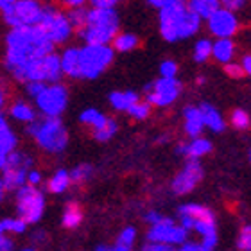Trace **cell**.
Returning a JSON list of instances; mask_svg holds the SVG:
<instances>
[{
    "label": "cell",
    "mask_w": 251,
    "mask_h": 251,
    "mask_svg": "<svg viewBox=\"0 0 251 251\" xmlns=\"http://www.w3.org/2000/svg\"><path fill=\"white\" fill-rule=\"evenodd\" d=\"M52 54V43L49 42L40 25L18 27L7 36V58L5 65L11 72H18L27 61L42 59Z\"/></svg>",
    "instance_id": "cell-1"
},
{
    "label": "cell",
    "mask_w": 251,
    "mask_h": 251,
    "mask_svg": "<svg viewBox=\"0 0 251 251\" xmlns=\"http://www.w3.org/2000/svg\"><path fill=\"white\" fill-rule=\"evenodd\" d=\"M199 24L201 20L183 2L167 0V4L160 9V31L167 42H178L192 36L198 32Z\"/></svg>",
    "instance_id": "cell-2"
},
{
    "label": "cell",
    "mask_w": 251,
    "mask_h": 251,
    "mask_svg": "<svg viewBox=\"0 0 251 251\" xmlns=\"http://www.w3.org/2000/svg\"><path fill=\"white\" fill-rule=\"evenodd\" d=\"M119 31V15L115 9H90L86 15V25L83 36L88 45H106Z\"/></svg>",
    "instance_id": "cell-3"
},
{
    "label": "cell",
    "mask_w": 251,
    "mask_h": 251,
    "mask_svg": "<svg viewBox=\"0 0 251 251\" xmlns=\"http://www.w3.org/2000/svg\"><path fill=\"white\" fill-rule=\"evenodd\" d=\"M0 9L5 22L13 25V29L38 25L42 16V5L32 0H0Z\"/></svg>",
    "instance_id": "cell-4"
},
{
    "label": "cell",
    "mask_w": 251,
    "mask_h": 251,
    "mask_svg": "<svg viewBox=\"0 0 251 251\" xmlns=\"http://www.w3.org/2000/svg\"><path fill=\"white\" fill-rule=\"evenodd\" d=\"M29 133L47 151L56 152V151H63L67 147L68 135L65 126L61 124L59 119H45L42 122L32 121V124L29 126Z\"/></svg>",
    "instance_id": "cell-5"
},
{
    "label": "cell",
    "mask_w": 251,
    "mask_h": 251,
    "mask_svg": "<svg viewBox=\"0 0 251 251\" xmlns=\"http://www.w3.org/2000/svg\"><path fill=\"white\" fill-rule=\"evenodd\" d=\"M113 61V49L108 45H86L79 50V77H97Z\"/></svg>",
    "instance_id": "cell-6"
},
{
    "label": "cell",
    "mask_w": 251,
    "mask_h": 251,
    "mask_svg": "<svg viewBox=\"0 0 251 251\" xmlns=\"http://www.w3.org/2000/svg\"><path fill=\"white\" fill-rule=\"evenodd\" d=\"M16 203H18V214L24 223H36L42 219L43 206H45V199L43 194L36 187L31 185H24L18 188L16 194Z\"/></svg>",
    "instance_id": "cell-7"
},
{
    "label": "cell",
    "mask_w": 251,
    "mask_h": 251,
    "mask_svg": "<svg viewBox=\"0 0 251 251\" xmlns=\"http://www.w3.org/2000/svg\"><path fill=\"white\" fill-rule=\"evenodd\" d=\"M32 160L24 152H9L7 154V163L4 169V176H2V185L7 190H18L20 187L25 185L27 173L31 167Z\"/></svg>",
    "instance_id": "cell-8"
},
{
    "label": "cell",
    "mask_w": 251,
    "mask_h": 251,
    "mask_svg": "<svg viewBox=\"0 0 251 251\" xmlns=\"http://www.w3.org/2000/svg\"><path fill=\"white\" fill-rule=\"evenodd\" d=\"M38 25L42 27V31L45 32V36L49 38V42L52 43H61L68 38V34L72 32V27L68 24L67 16L61 15L59 11L52 9V7H42V16Z\"/></svg>",
    "instance_id": "cell-9"
},
{
    "label": "cell",
    "mask_w": 251,
    "mask_h": 251,
    "mask_svg": "<svg viewBox=\"0 0 251 251\" xmlns=\"http://www.w3.org/2000/svg\"><path fill=\"white\" fill-rule=\"evenodd\" d=\"M179 215H185V217H190L194 223L192 230H196L199 235L203 237H212L217 235V228H215V217L212 214V210H208L206 206H201V204L190 203L179 206Z\"/></svg>",
    "instance_id": "cell-10"
},
{
    "label": "cell",
    "mask_w": 251,
    "mask_h": 251,
    "mask_svg": "<svg viewBox=\"0 0 251 251\" xmlns=\"http://www.w3.org/2000/svg\"><path fill=\"white\" fill-rule=\"evenodd\" d=\"M181 92V83L176 79H158L154 83L146 86V95H147V104L154 106H167Z\"/></svg>",
    "instance_id": "cell-11"
},
{
    "label": "cell",
    "mask_w": 251,
    "mask_h": 251,
    "mask_svg": "<svg viewBox=\"0 0 251 251\" xmlns=\"http://www.w3.org/2000/svg\"><path fill=\"white\" fill-rule=\"evenodd\" d=\"M40 110L47 115V119H58V115L65 110L68 100L67 88L61 84H52V86H45L42 94L36 97Z\"/></svg>",
    "instance_id": "cell-12"
},
{
    "label": "cell",
    "mask_w": 251,
    "mask_h": 251,
    "mask_svg": "<svg viewBox=\"0 0 251 251\" xmlns=\"http://www.w3.org/2000/svg\"><path fill=\"white\" fill-rule=\"evenodd\" d=\"M147 239L152 244H185L187 241V231L181 226H176L171 219H162L160 223L152 225V228L147 233Z\"/></svg>",
    "instance_id": "cell-13"
},
{
    "label": "cell",
    "mask_w": 251,
    "mask_h": 251,
    "mask_svg": "<svg viewBox=\"0 0 251 251\" xmlns=\"http://www.w3.org/2000/svg\"><path fill=\"white\" fill-rule=\"evenodd\" d=\"M203 178V167L199 160H188L185 167L176 174L173 181V190L176 194H188L198 187V183Z\"/></svg>",
    "instance_id": "cell-14"
},
{
    "label": "cell",
    "mask_w": 251,
    "mask_h": 251,
    "mask_svg": "<svg viewBox=\"0 0 251 251\" xmlns=\"http://www.w3.org/2000/svg\"><path fill=\"white\" fill-rule=\"evenodd\" d=\"M208 27H210V31L221 40V38H230L231 34H235L237 27H239V22H237L235 15H233L231 11L221 9L219 7V9L208 18Z\"/></svg>",
    "instance_id": "cell-15"
},
{
    "label": "cell",
    "mask_w": 251,
    "mask_h": 251,
    "mask_svg": "<svg viewBox=\"0 0 251 251\" xmlns=\"http://www.w3.org/2000/svg\"><path fill=\"white\" fill-rule=\"evenodd\" d=\"M212 151V144L206 138H194L190 144H181L178 147V152L185 154L188 160H198Z\"/></svg>",
    "instance_id": "cell-16"
},
{
    "label": "cell",
    "mask_w": 251,
    "mask_h": 251,
    "mask_svg": "<svg viewBox=\"0 0 251 251\" xmlns=\"http://www.w3.org/2000/svg\"><path fill=\"white\" fill-rule=\"evenodd\" d=\"M185 131L192 138H199L203 131V117L199 108H187L185 110Z\"/></svg>",
    "instance_id": "cell-17"
},
{
    "label": "cell",
    "mask_w": 251,
    "mask_h": 251,
    "mask_svg": "<svg viewBox=\"0 0 251 251\" xmlns=\"http://www.w3.org/2000/svg\"><path fill=\"white\" fill-rule=\"evenodd\" d=\"M235 52V45L230 38H221L215 43H212V56L221 63H230Z\"/></svg>",
    "instance_id": "cell-18"
},
{
    "label": "cell",
    "mask_w": 251,
    "mask_h": 251,
    "mask_svg": "<svg viewBox=\"0 0 251 251\" xmlns=\"http://www.w3.org/2000/svg\"><path fill=\"white\" fill-rule=\"evenodd\" d=\"M201 111V117H203V126H208L212 131H225V121H223V117L217 110H215L214 106L210 104H203L199 108Z\"/></svg>",
    "instance_id": "cell-19"
},
{
    "label": "cell",
    "mask_w": 251,
    "mask_h": 251,
    "mask_svg": "<svg viewBox=\"0 0 251 251\" xmlns=\"http://www.w3.org/2000/svg\"><path fill=\"white\" fill-rule=\"evenodd\" d=\"M61 72H65L70 77H79V50L77 49H67L65 54L59 58Z\"/></svg>",
    "instance_id": "cell-20"
},
{
    "label": "cell",
    "mask_w": 251,
    "mask_h": 251,
    "mask_svg": "<svg viewBox=\"0 0 251 251\" xmlns=\"http://www.w3.org/2000/svg\"><path fill=\"white\" fill-rule=\"evenodd\" d=\"M42 72H43V81H58L61 77V63H59V56L56 54H49L42 59Z\"/></svg>",
    "instance_id": "cell-21"
},
{
    "label": "cell",
    "mask_w": 251,
    "mask_h": 251,
    "mask_svg": "<svg viewBox=\"0 0 251 251\" xmlns=\"http://www.w3.org/2000/svg\"><path fill=\"white\" fill-rule=\"evenodd\" d=\"M188 9L192 11L199 20H201V18H206V20H208L210 16L219 9V2H215V0H194V2L188 4Z\"/></svg>",
    "instance_id": "cell-22"
},
{
    "label": "cell",
    "mask_w": 251,
    "mask_h": 251,
    "mask_svg": "<svg viewBox=\"0 0 251 251\" xmlns=\"http://www.w3.org/2000/svg\"><path fill=\"white\" fill-rule=\"evenodd\" d=\"M95 127V138L99 142H106V140H110L111 136L117 133V124L113 119H108V117H100L99 121L94 124Z\"/></svg>",
    "instance_id": "cell-23"
},
{
    "label": "cell",
    "mask_w": 251,
    "mask_h": 251,
    "mask_svg": "<svg viewBox=\"0 0 251 251\" xmlns=\"http://www.w3.org/2000/svg\"><path fill=\"white\" fill-rule=\"evenodd\" d=\"M110 102L115 110H129L131 106L138 102V95L135 92H113L110 95Z\"/></svg>",
    "instance_id": "cell-24"
},
{
    "label": "cell",
    "mask_w": 251,
    "mask_h": 251,
    "mask_svg": "<svg viewBox=\"0 0 251 251\" xmlns=\"http://www.w3.org/2000/svg\"><path fill=\"white\" fill-rule=\"evenodd\" d=\"M81 219H83L81 208L75 203H68L67 208H65V214H63V226L65 228H75V226H79Z\"/></svg>",
    "instance_id": "cell-25"
},
{
    "label": "cell",
    "mask_w": 251,
    "mask_h": 251,
    "mask_svg": "<svg viewBox=\"0 0 251 251\" xmlns=\"http://www.w3.org/2000/svg\"><path fill=\"white\" fill-rule=\"evenodd\" d=\"M138 45V38L135 34H119V36L113 38V49L119 50V52H127V50H133V49Z\"/></svg>",
    "instance_id": "cell-26"
},
{
    "label": "cell",
    "mask_w": 251,
    "mask_h": 251,
    "mask_svg": "<svg viewBox=\"0 0 251 251\" xmlns=\"http://www.w3.org/2000/svg\"><path fill=\"white\" fill-rule=\"evenodd\" d=\"M70 185V176H68L67 171H58V173L54 174L50 181H49V190L54 194H59V192H65Z\"/></svg>",
    "instance_id": "cell-27"
},
{
    "label": "cell",
    "mask_w": 251,
    "mask_h": 251,
    "mask_svg": "<svg viewBox=\"0 0 251 251\" xmlns=\"http://www.w3.org/2000/svg\"><path fill=\"white\" fill-rule=\"evenodd\" d=\"M11 115L15 117L16 121H24V122L34 121V110L29 104H25V102H16L11 108Z\"/></svg>",
    "instance_id": "cell-28"
},
{
    "label": "cell",
    "mask_w": 251,
    "mask_h": 251,
    "mask_svg": "<svg viewBox=\"0 0 251 251\" xmlns=\"http://www.w3.org/2000/svg\"><path fill=\"white\" fill-rule=\"evenodd\" d=\"M16 147V136L15 133L7 127V129L0 131V154H9L15 151Z\"/></svg>",
    "instance_id": "cell-29"
},
{
    "label": "cell",
    "mask_w": 251,
    "mask_h": 251,
    "mask_svg": "<svg viewBox=\"0 0 251 251\" xmlns=\"http://www.w3.org/2000/svg\"><path fill=\"white\" fill-rule=\"evenodd\" d=\"M86 15H88V11L84 9V7H74L70 13H68L67 20L70 24V27H77V29H83L86 25Z\"/></svg>",
    "instance_id": "cell-30"
},
{
    "label": "cell",
    "mask_w": 251,
    "mask_h": 251,
    "mask_svg": "<svg viewBox=\"0 0 251 251\" xmlns=\"http://www.w3.org/2000/svg\"><path fill=\"white\" fill-rule=\"evenodd\" d=\"M212 56V42L210 40H199L194 49V59L199 63H204Z\"/></svg>",
    "instance_id": "cell-31"
},
{
    "label": "cell",
    "mask_w": 251,
    "mask_h": 251,
    "mask_svg": "<svg viewBox=\"0 0 251 251\" xmlns=\"http://www.w3.org/2000/svg\"><path fill=\"white\" fill-rule=\"evenodd\" d=\"M90 174H92V167H90V165H86V163L77 165L72 173H68V176H70V183H72V181L74 183H81V181L90 178Z\"/></svg>",
    "instance_id": "cell-32"
},
{
    "label": "cell",
    "mask_w": 251,
    "mask_h": 251,
    "mask_svg": "<svg viewBox=\"0 0 251 251\" xmlns=\"http://www.w3.org/2000/svg\"><path fill=\"white\" fill-rule=\"evenodd\" d=\"M135 235H136L135 228H126L121 235H119V239H117L115 246H121V248H124V250L131 251V248H133V242H135Z\"/></svg>",
    "instance_id": "cell-33"
},
{
    "label": "cell",
    "mask_w": 251,
    "mask_h": 251,
    "mask_svg": "<svg viewBox=\"0 0 251 251\" xmlns=\"http://www.w3.org/2000/svg\"><path fill=\"white\" fill-rule=\"evenodd\" d=\"M231 124L237 129H248L250 127V115L244 110H235L231 113Z\"/></svg>",
    "instance_id": "cell-34"
},
{
    "label": "cell",
    "mask_w": 251,
    "mask_h": 251,
    "mask_svg": "<svg viewBox=\"0 0 251 251\" xmlns=\"http://www.w3.org/2000/svg\"><path fill=\"white\" fill-rule=\"evenodd\" d=\"M149 111H151V106L147 104V102H136V104H133L127 110V113H129L131 117H135V119H138V121H144V119H147V115H149Z\"/></svg>",
    "instance_id": "cell-35"
},
{
    "label": "cell",
    "mask_w": 251,
    "mask_h": 251,
    "mask_svg": "<svg viewBox=\"0 0 251 251\" xmlns=\"http://www.w3.org/2000/svg\"><path fill=\"white\" fill-rule=\"evenodd\" d=\"M237 248L241 251H250L251 250V228L250 226H244L239 233V239H237Z\"/></svg>",
    "instance_id": "cell-36"
},
{
    "label": "cell",
    "mask_w": 251,
    "mask_h": 251,
    "mask_svg": "<svg viewBox=\"0 0 251 251\" xmlns=\"http://www.w3.org/2000/svg\"><path fill=\"white\" fill-rule=\"evenodd\" d=\"M25 223L22 219H4L2 221V228L4 231H15V233H22L25 231Z\"/></svg>",
    "instance_id": "cell-37"
},
{
    "label": "cell",
    "mask_w": 251,
    "mask_h": 251,
    "mask_svg": "<svg viewBox=\"0 0 251 251\" xmlns=\"http://www.w3.org/2000/svg\"><path fill=\"white\" fill-rule=\"evenodd\" d=\"M176 72H178V65L174 61H163L162 67H160V74H162L163 77L162 79H174V75H176Z\"/></svg>",
    "instance_id": "cell-38"
},
{
    "label": "cell",
    "mask_w": 251,
    "mask_h": 251,
    "mask_svg": "<svg viewBox=\"0 0 251 251\" xmlns=\"http://www.w3.org/2000/svg\"><path fill=\"white\" fill-rule=\"evenodd\" d=\"M100 113L97 110H94V108H90V110H84L83 113H81V122H84V124H92L94 126L95 122L100 119Z\"/></svg>",
    "instance_id": "cell-39"
},
{
    "label": "cell",
    "mask_w": 251,
    "mask_h": 251,
    "mask_svg": "<svg viewBox=\"0 0 251 251\" xmlns=\"http://www.w3.org/2000/svg\"><path fill=\"white\" fill-rule=\"evenodd\" d=\"M226 74H228L230 77H235V79L244 75V72H242V68L239 63H226Z\"/></svg>",
    "instance_id": "cell-40"
},
{
    "label": "cell",
    "mask_w": 251,
    "mask_h": 251,
    "mask_svg": "<svg viewBox=\"0 0 251 251\" xmlns=\"http://www.w3.org/2000/svg\"><path fill=\"white\" fill-rule=\"evenodd\" d=\"M43 90H45V84H43L42 81H32V83L27 84V92H29L32 97H38Z\"/></svg>",
    "instance_id": "cell-41"
},
{
    "label": "cell",
    "mask_w": 251,
    "mask_h": 251,
    "mask_svg": "<svg viewBox=\"0 0 251 251\" xmlns=\"http://www.w3.org/2000/svg\"><path fill=\"white\" fill-rule=\"evenodd\" d=\"M25 181L31 185V187H36V185L42 181V174L38 173V171H29V173H27V179H25Z\"/></svg>",
    "instance_id": "cell-42"
},
{
    "label": "cell",
    "mask_w": 251,
    "mask_h": 251,
    "mask_svg": "<svg viewBox=\"0 0 251 251\" xmlns=\"http://www.w3.org/2000/svg\"><path fill=\"white\" fill-rule=\"evenodd\" d=\"M144 251H176V250H174V246H167V244H152V242H149L144 248Z\"/></svg>",
    "instance_id": "cell-43"
},
{
    "label": "cell",
    "mask_w": 251,
    "mask_h": 251,
    "mask_svg": "<svg viewBox=\"0 0 251 251\" xmlns=\"http://www.w3.org/2000/svg\"><path fill=\"white\" fill-rule=\"evenodd\" d=\"M94 5H95V9H113L115 2H113V0H95Z\"/></svg>",
    "instance_id": "cell-44"
},
{
    "label": "cell",
    "mask_w": 251,
    "mask_h": 251,
    "mask_svg": "<svg viewBox=\"0 0 251 251\" xmlns=\"http://www.w3.org/2000/svg\"><path fill=\"white\" fill-rule=\"evenodd\" d=\"M242 5H244V2H242V0H226V2H225V9L226 11H231V13H233V9H241Z\"/></svg>",
    "instance_id": "cell-45"
},
{
    "label": "cell",
    "mask_w": 251,
    "mask_h": 251,
    "mask_svg": "<svg viewBox=\"0 0 251 251\" xmlns=\"http://www.w3.org/2000/svg\"><path fill=\"white\" fill-rule=\"evenodd\" d=\"M13 250V242L5 235H0V251H11Z\"/></svg>",
    "instance_id": "cell-46"
},
{
    "label": "cell",
    "mask_w": 251,
    "mask_h": 251,
    "mask_svg": "<svg viewBox=\"0 0 251 251\" xmlns=\"http://www.w3.org/2000/svg\"><path fill=\"white\" fill-rule=\"evenodd\" d=\"M146 219H147V223H151V225H156V223H160V221H162V215L158 214V212H147Z\"/></svg>",
    "instance_id": "cell-47"
},
{
    "label": "cell",
    "mask_w": 251,
    "mask_h": 251,
    "mask_svg": "<svg viewBox=\"0 0 251 251\" xmlns=\"http://www.w3.org/2000/svg\"><path fill=\"white\" fill-rule=\"evenodd\" d=\"M241 68H242V72L244 74H250L251 72V56L248 54V56H244L242 58V65H241Z\"/></svg>",
    "instance_id": "cell-48"
},
{
    "label": "cell",
    "mask_w": 251,
    "mask_h": 251,
    "mask_svg": "<svg viewBox=\"0 0 251 251\" xmlns=\"http://www.w3.org/2000/svg\"><path fill=\"white\" fill-rule=\"evenodd\" d=\"M179 251H201V246H199V244H194V242H185Z\"/></svg>",
    "instance_id": "cell-49"
},
{
    "label": "cell",
    "mask_w": 251,
    "mask_h": 251,
    "mask_svg": "<svg viewBox=\"0 0 251 251\" xmlns=\"http://www.w3.org/2000/svg\"><path fill=\"white\" fill-rule=\"evenodd\" d=\"M97 251H129V250H124L121 246H100L97 248Z\"/></svg>",
    "instance_id": "cell-50"
},
{
    "label": "cell",
    "mask_w": 251,
    "mask_h": 251,
    "mask_svg": "<svg viewBox=\"0 0 251 251\" xmlns=\"http://www.w3.org/2000/svg\"><path fill=\"white\" fill-rule=\"evenodd\" d=\"M67 4L74 9V7H81V5H83V0H68Z\"/></svg>",
    "instance_id": "cell-51"
},
{
    "label": "cell",
    "mask_w": 251,
    "mask_h": 251,
    "mask_svg": "<svg viewBox=\"0 0 251 251\" xmlns=\"http://www.w3.org/2000/svg\"><path fill=\"white\" fill-rule=\"evenodd\" d=\"M5 163H7V154H0V171L5 169Z\"/></svg>",
    "instance_id": "cell-52"
},
{
    "label": "cell",
    "mask_w": 251,
    "mask_h": 251,
    "mask_svg": "<svg viewBox=\"0 0 251 251\" xmlns=\"http://www.w3.org/2000/svg\"><path fill=\"white\" fill-rule=\"evenodd\" d=\"M9 126H7V122H5V119L2 115H0V131H4V129H7Z\"/></svg>",
    "instance_id": "cell-53"
},
{
    "label": "cell",
    "mask_w": 251,
    "mask_h": 251,
    "mask_svg": "<svg viewBox=\"0 0 251 251\" xmlns=\"http://www.w3.org/2000/svg\"><path fill=\"white\" fill-rule=\"evenodd\" d=\"M4 100H5V95H4V90L0 88V108L4 106Z\"/></svg>",
    "instance_id": "cell-54"
},
{
    "label": "cell",
    "mask_w": 251,
    "mask_h": 251,
    "mask_svg": "<svg viewBox=\"0 0 251 251\" xmlns=\"http://www.w3.org/2000/svg\"><path fill=\"white\" fill-rule=\"evenodd\" d=\"M4 185H2V181H0V201H2V198H4Z\"/></svg>",
    "instance_id": "cell-55"
},
{
    "label": "cell",
    "mask_w": 251,
    "mask_h": 251,
    "mask_svg": "<svg viewBox=\"0 0 251 251\" xmlns=\"http://www.w3.org/2000/svg\"><path fill=\"white\" fill-rule=\"evenodd\" d=\"M24 251H34V250H24Z\"/></svg>",
    "instance_id": "cell-56"
},
{
    "label": "cell",
    "mask_w": 251,
    "mask_h": 251,
    "mask_svg": "<svg viewBox=\"0 0 251 251\" xmlns=\"http://www.w3.org/2000/svg\"><path fill=\"white\" fill-rule=\"evenodd\" d=\"M201 251H206V250H203V248H201Z\"/></svg>",
    "instance_id": "cell-57"
}]
</instances>
